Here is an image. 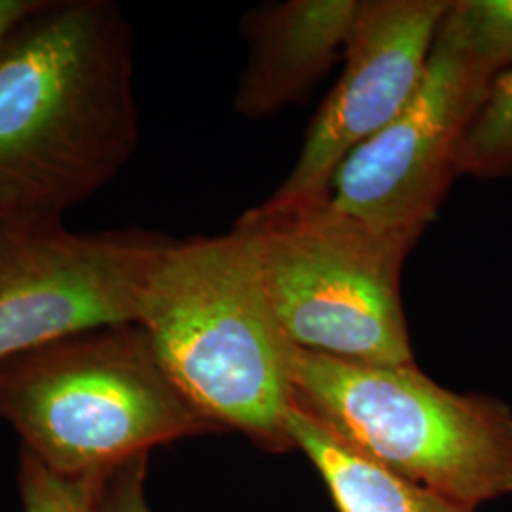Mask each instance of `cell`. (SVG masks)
Masks as SVG:
<instances>
[{
    "label": "cell",
    "instance_id": "30bf717a",
    "mask_svg": "<svg viewBox=\"0 0 512 512\" xmlns=\"http://www.w3.org/2000/svg\"><path fill=\"white\" fill-rule=\"evenodd\" d=\"M289 433L327 486L336 512H471L363 458L293 406Z\"/></svg>",
    "mask_w": 512,
    "mask_h": 512
},
{
    "label": "cell",
    "instance_id": "7c38bea8",
    "mask_svg": "<svg viewBox=\"0 0 512 512\" xmlns=\"http://www.w3.org/2000/svg\"><path fill=\"white\" fill-rule=\"evenodd\" d=\"M103 478H71L19 452L18 488L23 512H101Z\"/></svg>",
    "mask_w": 512,
    "mask_h": 512
},
{
    "label": "cell",
    "instance_id": "5bb4252c",
    "mask_svg": "<svg viewBox=\"0 0 512 512\" xmlns=\"http://www.w3.org/2000/svg\"><path fill=\"white\" fill-rule=\"evenodd\" d=\"M148 456L131 459L103 478L101 512H152L147 501Z\"/></svg>",
    "mask_w": 512,
    "mask_h": 512
},
{
    "label": "cell",
    "instance_id": "3957f363",
    "mask_svg": "<svg viewBox=\"0 0 512 512\" xmlns=\"http://www.w3.org/2000/svg\"><path fill=\"white\" fill-rule=\"evenodd\" d=\"M0 420L57 475L105 478L158 446L220 435L139 323L84 330L0 363Z\"/></svg>",
    "mask_w": 512,
    "mask_h": 512
},
{
    "label": "cell",
    "instance_id": "8fae6325",
    "mask_svg": "<svg viewBox=\"0 0 512 512\" xmlns=\"http://www.w3.org/2000/svg\"><path fill=\"white\" fill-rule=\"evenodd\" d=\"M458 177L512 179V69L490 88L458 150Z\"/></svg>",
    "mask_w": 512,
    "mask_h": 512
},
{
    "label": "cell",
    "instance_id": "9a60e30c",
    "mask_svg": "<svg viewBox=\"0 0 512 512\" xmlns=\"http://www.w3.org/2000/svg\"><path fill=\"white\" fill-rule=\"evenodd\" d=\"M46 2L48 0H0V52L21 25L42 10Z\"/></svg>",
    "mask_w": 512,
    "mask_h": 512
},
{
    "label": "cell",
    "instance_id": "5b68a950",
    "mask_svg": "<svg viewBox=\"0 0 512 512\" xmlns=\"http://www.w3.org/2000/svg\"><path fill=\"white\" fill-rule=\"evenodd\" d=\"M236 226L253 239L291 346L355 365H414L401 272L418 241L376 230L327 202L289 213L253 207Z\"/></svg>",
    "mask_w": 512,
    "mask_h": 512
},
{
    "label": "cell",
    "instance_id": "7a4b0ae2",
    "mask_svg": "<svg viewBox=\"0 0 512 512\" xmlns=\"http://www.w3.org/2000/svg\"><path fill=\"white\" fill-rule=\"evenodd\" d=\"M137 323L202 418L262 450H294L293 346L275 319L243 228L173 239L148 281Z\"/></svg>",
    "mask_w": 512,
    "mask_h": 512
},
{
    "label": "cell",
    "instance_id": "277c9868",
    "mask_svg": "<svg viewBox=\"0 0 512 512\" xmlns=\"http://www.w3.org/2000/svg\"><path fill=\"white\" fill-rule=\"evenodd\" d=\"M293 403L351 450L467 511L512 494V408L414 365L370 366L294 348Z\"/></svg>",
    "mask_w": 512,
    "mask_h": 512
},
{
    "label": "cell",
    "instance_id": "9c48e42d",
    "mask_svg": "<svg viewBox=\"0 0 512 512\" xmlns=\"http://www.w3.org/2000/svg\"><path fill=\"white\" fill-rule=\"evenodd\" d=\"M361 0H287L245 14L249 54L234 109L260 120L310 97L332 65L344 59Z\"/></svg>",
    "mask_w": 512,
    "mask_h": 512
},
{
    "label": "cell",
    "instance_id": "4fadbf2b",
    "mask_svg": "<svg viewBox=\"0 0 512 512\" xmlns=\"http://www.w3.org/2000/svg\"><path fill=\"white\" fill-rule=\"evenodd\" d=\"M452 10L497 71H511L512 0H452Z\"/></svg>",
    "mask_w": 512,
    "mask_h": 512
},
{
    "label": "cell",
    "instance_id": "52a82bcc",
    "mask_svg": "<svg viewBox=\"0 0 512 512\" xmlns=\"http://www.w3.org/2000/svg\"><path fill=\"white\" fill-rule=\"evenodd\" d=\"M173 238L73 232L63 220L0 222V363L84 330L137 323Z\"/></svg>",
    "mask_w": 512,
    "mask_h": 512
},
{
    "label": "cell",
    "instance_id": "ba28073f",
    "mask_svg": "<svg viewBox=\"0 0 512 512\" xmlns=\"http://www.w3.org/2000/svg\"><path fill=\"white\" fill-rule=\"evenodd\" d=\"M448 6L450 0H361L340 78L317 110L289 177L258 211L289 213L327 202L349 154L414 97Z\"/></svg>",
    "mask_w": 512,
    "mask_h": 512
},
{
    "label": "cell",
    "instance_id": "8992f818",
    "mask_svg": "<svg viewBox=\"0 0 512 512\" xmlns=\"http://www.w3.org/2000/svg\"><path fill=\"white\" fill-rule=\"evenodd\" d=\"M499 76L450 0L414 97L340 165L330 184V207L418 241L458 177L459 145Z\"/></svg>",
    "mask_w": 512,
    "mask_h": 512
},
{
    "label": "cell",
    "instance_id": "6da1fadb",
    "mask_svg": "<svg viewBox=\"0 0 512 512\" xmlns=\"http://www.w3.org/2000/svg\"><path fill=\"white\" fill-rule=\"evenodd\" d=\"M135 38L110 0H48L0 52V222L63 220L139 147Z\"/></svg>",
    "mask_w": 512,
    "mask_h": 512
}]
</instances>
